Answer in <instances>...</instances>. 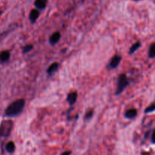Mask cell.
Returning a JSON list of instances; mask_svg holds the SVG:
<instances>
[{
	"instance_id": "obj_1",
	"label": "cell",
	"mask_w": 155,
	"mask_h": 155,
	"mask_svg": "<svg viewBox=\"0 0 155 155\" xmlns=\"http://www.w3.org/2000/svg\"><path fill=\"white\" fill-rule=\"evenodd\" d=\"M25 107V100L23 98L15 100L11 103L5 110V116L8 118H13L18 117L22 113Z\"/></svg>"
},
{
	"instance_id": "obj_2",
	"label": "cell",
	"mask_w": 155,
	"mask_h": 155,
	"mask_svg": "<svg viewBox=\"0 0 155 155\" xmlns=\"http://www.w3.org/2000/svg\"><path fill=\"white\" fill-rule=\"evenodd\" d=\"M130 84V81H129L128 78H127V75L125 74H122L119 76L117 80V89L116 93L115 95H119L124 92L126 88L129 86Z\"/></svg>"
},
{
	"instance_id": "obj_3",
	"label": "cell",
	"mask_w": 155,
	"mask_h": 155,
	"mask_svg": "<svg viewBox=\"0 0 155 155\" xmlns=\"http://www.w3.org/2000/svg\"><path fill=\"white\" fill-rule=\"evenodd\" d=\"M13 125V122L10 120H3L0 124V136L8 137L12 133Z\"/></svg>"
},
{
	"instance_id": "obj_4",
	"label": "cell",
	"mask_w": 155,
	"mask_h": 155,
	"mask_svg": "<svg viewBox=\"0 0 155 155\" xmlns=\"http://www.w3.org/2000/svg\"><path fill=\"white\" fill-rule=\"evenodd\" d=\"M121 60H122V57L119 55V54H116L110 60V63L108 64V68L110 69H115V68H117L119 66V64L121 62Z\"/></svg>"
},
{
	"instance_id": "obj_5",
	"label": "cell",
	"mask_w": 155,
	"mask_h": 155,
	"mask_svg": "<svg viewBox=\"0 0 155 155\" xmlns=\"http://www.w3.org/2000/svg\"><path fill=\"white\" fill-rule=\"evenodd\" d=\"M61 37V36L60 32H58V31L54 32V33H52V34H51L49 37L50 44H51V45H56V44H57L58 42L60 41Z\"/></svg>"
},
{
	"instance_id": "obj_6",
	"label": "cell",
	"mask_w": 155,
	"mask_h": 155,
	"mask_svg": "<svg viewBox=\"0 0 155 155\" xmlns=\"http://www.w3.org/2000/svg\"><path fill=\"white\" fill-rule=\"evenodd\" d=\"M39 12L37 9H33L30 12V15H29V20H30L31 24H35L39 18Z\"/></svg>"
},
{
	"instance_id": "obj_7",
	"label": "cell",
	"mask_w": 155,
	"mask_h": 155,
	"mask_svg": "<svg viewBox=\"0 0 155 155\" xmlns=\"http://www.w3.org/2000/svg\"><path fill=\"white\" fill-rule=\"evenodd\" d=\"M77 100V92H71L68 93L67 97V101H68L70 105H74Z\"/></svg>"
},
{
	"instance_id": "obj_8",
	"label": "cell",
	"mask_w": 155,
	"mask_h": 155,
	"mask_svg": "<svg viewBox=\"0 0 155 155\" xmlns=\"http://www.w3.org/2000/svg\"><path fill=\"white\" fill-rule=\"evenodd\" d=\"M34 5L38 11L44 10L46 8L47 0H35Z\"/></svg>"
},
{
	"instance_id": "obj_9",
	"label": "cell",
	"mask_w": 155,
	"mask_h": 155,
	"mask_svg": "<svg viewBox=\"0 0 155 155\" xmlns=\"http://www.w3.org/2000/svg\"><path fill=\"white\" fill-rule=\"evenodd\" d=\"M126 118L129 120L134 119L136 116H137V110L135 108H131L127 110V111L125 112V114H124Z\"/></svg>"
},
{
	"instance_id": "obj_10",
	"label": "cell",
	"mask_w": 155,
	"mask_h": 155,
	"mask_svg": "<svg viewBox=\"0 0 155 155\" xmlns=\"http://www.w3.org/2000/svg\"><path fill=\"white\" fill-rule=\"evenodd\" d=\"M59 66H60V65H59V64L57 63V62L52 63L51 65H50L49 67H48V69H47V71H46L47 74H48L49 76L54 74V73H55L56 71L58 70Z\"/></svg>"
},
{
	"instance_id": "obj_11",
	"label": "cell",
	"mask_w": 155,
	"mask_h": 155,
	"mask_svg": "<svg viewBox=\"0 0 155 155\" xmlns=\"http://www.w3.org/2000/svg\"><path fill=\"white\" fill-rule=\"evenodd\" d=\"M10 56L11 54L9 51H8V50L2 51L0 52V62H2V63L7 62L9 60V58H10Z\"/></svg>"
},
{
	"instance_id": "obj_12",
	"label": "cell",
	"mask_w": 155,
	"mask_h": 155,
	"mask_svg": "<svg viewBox=\"0 0 155 155\" xmlns=\"http://www.w3.org/2000/svg\"><path fill=\"white\" fill-rule=\"evenodd\" d=\"M5 149H6V151H7L8 153H10V154H12V153H14V152H15V143H14L13 142H12V141L8 142L7 144H6Z\"/></svg>"
},
{
	"instance_id": "obj_13",
	"label": "cell",
	"mask_w": 155,
	"mask_h": 155,
	"mask_svg": "<svg viewBox=\"0 0 155 155\" xmlns=\"http://www.w3.org/2000/svg\"><path fill=\"white\" fill-rule=\"evenodd\" d=\"M148 58L151 59L154 58L155 57V42H152L151 45L149 46V49H148Z\"/></svg>"
},
{
	"instance_id": "obj_14",
	"label": "cell",
	"mask_w": 155,
	"mask_h": 155,
	"mask_svg": "<svg viewBox=\"0 0 155 155\" xmlns=\"http://www.w3.org/2000/svg\"><path fill=\"white\" fill-rule=\"evenodd\" d=\"M141 45H142V43H141L140 42H136V43H134L131 47H130V51H129V54H133V53L136 52V51L140 48Z\"/></svg>"
},
{
	"instance_id": "obj_15",
	"label": "cell",
	"mask_w": 155,
	"mask_h": 155,
	"mask_svg": "<svg viewBox=\"0 0 155 155\" xmlns=\"http://www.w3.org/2000/svg\"><path fill=\"white\" fill-rule=\"evenodd\" d=\"M93 114H94V110H92V109L88 110V111L86 113V114H85V117H84L85 122H88V121L90 120L92 118V117H93Z\"/></svg>"
},
{
	"instance_id": "obj_16",
	"label": "cell",
	"mask_w": 155,
	"mask_h": 155,
	"mask_svg": "<svg viewBox=\"0 0 155 155\" xmlns=\"http://www.w3.org/2000/svg\"><path fill=\"white\" fill-rule=\"evenodd\" d=\"M33 49V45H32V44H28V45H25V46L23 48V53H24V54L29 53Z\"/></svg>"
},
{
	"instance_id": "obj_17",
	"label": "cell",
	"mask_w": 155,
	"mask_h": 155,
	"mask_svg": "<svg viewBox=\"0 0 155 155\" xmlns=\"http://www.w3.org/2000/svg\"><path fill=\"white\" fill-rule=\"evenodd\" d=\"M155 110V104L154 103H152L150 106L146 107L145 110V114H150V113H153Z\"/></svg>"
},
{
	"instance_id": "obj_18",
	"label": "cell",
	"mask_w": 155,
	"mask_h": 155,
	"mask_svg": "<svg viewBox=\"0 0 155 155\" xmlns=\"http://www.w3.org/2000/svg\"><path fill=\"white\" fill-rule=\"evenodd\" d=\"M151 142L152 144H154V130H153L151 133Z\"/></svg>"
},
{
	"instance_id": "obj_19",
	"label": "cell",
	"mask_w": 155,
	"mask_h": 155,
	"mask_svg": "<svg viewBox=\"0 0 155 155\" xmlns=\"http://www.w3.org/2000/svg\"><path fill=\"white\" fill-rule=\"evenodd\" d=\"M71 151H64V152H63L61 155H71Z\"/></svg>"
},
{
	"instance_id": "obj_20",
	"label": "cell",
	"mask_w": 155,
	"mask_h": 155,
	"mask_svg": "<svg viewBox=\"0 0 155 155\" xmlns=\"http://www.w3.org/2000/svg\"><path fill=\"white\" fill-rule=\"evenodd\" d=\"M2 15V11H0V17H1Z\"/></svg>"
},
{
	"instance_id": "obj_21",
	"label": "cell",
	"mask_w": 155,
	"mask_h": 155,
	"mask_svg": "<svg viewBox=\"0 0 155 155\" xmlns=\"http://www.w3.org/2000/svg\"><path fill=\"white\" fill-rule=\"evenodd\" d=\"M133 1H140V0H133Z\"/></svg>"
}]
</instances>
